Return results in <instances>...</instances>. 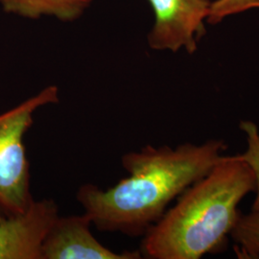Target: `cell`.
<instances>
[{"label":"cell","mask_w":259,"mask_h":259,"mask_svg":"<svg viewBox=\"0 0 259 259\" xmlns=\"http://www.w3.org/2000/svg\"><path fill=\"white\" fill-rule=\"evenodd\" d=\"M156 21L148 35V45L154 50L177 52L185 48L193 54L198 42L206 33L209 0H148Z\"/></svg>","instance_id":"4"},{"label":"cell","mask_w":259,"mask_h":259,"mask_svg":"<svg viewBox=\"0 0 259 259\" xmlns=\"http://www.w3.org/2000/svg\"><path fill=\"white\" fill-rule=\"evenodd\" d=\"M227 148L221 139L175 148L147 145L121 157L129 176L105 190L81 185L77 201L97 230L143 236L171 202L222 161Z\"/></svg>","instance_id":"1"},{"label":"cell","mask_w":259,"mask_h":259,"mask_svg":"<svg viewBox=\"0 0 259 259\" xmlns=\"http://www.w3.org/2000/svg\"><path fill=\"white\" fill-rule=\"evenodd\" d=\"M255 190V178L238 155L226 156L143 235L142 257L200 259L220 251L237 221L238 205Z\"/></svg>","instance_id":"2"},{"label":"cell","mask_w":259,"mask_h":259,"mask_svg":"<svg viewBox=\"0 0 259 259\" xmlns=\"http://www.w3.org/2000/svg\"><path fill=\"white\" fill-rule=\"evenodd\" d=\"M240 129L247 138V149L238 156L250 166L255 178V199L251 208L259 207V130L252 121H242Z\"/></svg>","instance_id":"9"},{"label":"cell","mask_w":259,"mask_h":259,"mask_svg":"<svg viewBox=\"0 0 259 259\" xmlns=\"http://www.w3.org/2000/svg\"><path fill=\"white\" fill-rule=\"evenodd\" d=\"M59 102V88L48 85L0 113V209L4 214L24 210L34 199L24 137L34 123L35 113Z\"/></svg>","instance_id":"3"},{"label":"cell","mask_w":259,"mask_h":259,"mask_svg":"<svg viewBox=\"0 0 259 259\" xmlns=\"http://www.w3.org/2000/svg\"><path fill=\"white\" fill-rule=\"evenodd\" d=\"M93 0H0V6L6 14L20 18L37 19L54 17L64 22L81 18Z\"/></svg>","instance_id":"7"},{"label":"cell","mask_w":259,"mask_h":259,"mask_svg":"<svg viewBox=\"0 0 259 259\" xmlns=\"http://www.w3.org/2000/svg\"><path fill=\"white\" fill-rule=\"evenodd\" d=\"M234 251L242 259L259 258V207L240 213L231 233Z\"/></svg>","instance_id":"8"},{"label":"cell","mask_w":259,"mask_h":259,"mask_svg":"<svg viewBox=\"0 0 259 259\" xmlns=\"http://www.w3.org/2000/svg\"><path fill=\"white\" fill-rule=\"evenodd\" d=\"M93 224L83 212L59 216L47 234L41 259H139L140 250L116 252L104 246L92 232Z\"/></svg>","instance_id":"6"},{"label":"cell","mask_w":259,"mask_h":259,"mask_svg":"<svg viewBox=\"0 0 259 259\" xmlns=\"http://www.w3.org/2000/svg\"><path fill=\"white\" fill-rule=\"evenodd\" d=\"M60 216L52 199L35 200L18 213L0 218V259H41L47 234Z\"/></svg>","instance_id":"5"},{"label":"cell","mask_w":259,"mask_h":259,"mask_svg":"<svg viewBox=\"0 0 259 259\" xmlns=\"http://www.w3.org/2000/svg\"><path fill=\"white\" fill-rule=\"evenodd\" d=\"M259 8V0H216L211 3L207 22L217 24L226 17Z\"/></svg>","instance_id":"10"},{"label":"cell","mask_w":259,"mask_h":259,"mask_svg":"<svg viewBox=\"0 0 259 259\" xmlns=\"http://www.w3.org/2000/svg\"><path fill=\"white\" fill-rule=\"evenodd\" d=\"M3 215H4V213H3V211L0 209V218H1Z\"/></svg>","instance_id":"11"}]
</instances>
